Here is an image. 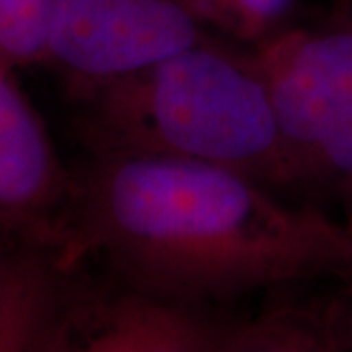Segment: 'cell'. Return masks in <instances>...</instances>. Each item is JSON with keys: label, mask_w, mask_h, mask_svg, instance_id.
Listing matches in <instances>:
<instances>
[{"label": "cell", "mask_w": 352, "mask_h": 352, "mask_svg": "<svg viewBox=\"0 0 352 352\" xmlns=\"http://www.w3.org/2000/svg\"><path fill=\"white\" fill-rule=\"evenodd\" d=\"M229 327L198 305L141 289L87 296L78 288L53 352H221Z\"/></svg>", "instance_id": "8992f818"}, {"label": "cell", "mask_w": 352, "mask_h": 352, "mask_svg": "<svg viewBox=\"0 0 352 352\" xmlns=\"http://www.w3.org/2000/svg\"><path fill=\"white\" fill-rule=\"evenodd\" d=\"M344 303H346V314H349V327H351V346H352V294H346V296H344Z\"/></svg>", "instance_id": "5bb4252c"}, {"label": "cell", "mask_w": 352, "mask_h": 352, "mask_svg": "<svg viewBox=\"0 0 352 352\" xmlns=\"http://www.w3.org/2000/svg\"><path fill=\"white\" fill-rule=\"evenodd\" d=\"M214 36L256 47L292 24L296 0H186Z\"/></svg>", "instance_id": "9c48e42d"}, {"label": "cell", "mask_w": 352, "mask_h": 352, "mask_svg": "<svg viewBox=\"0 0 352 352\" xmlns=\"http://www.w3.org/2000/svg\"><path fill=\"white\" fill-rule=\"evenodd\" d=\"M51 0H0V61L10 67L47 63Z\"/></svg>", "instance_id": "30bf717a"}, {"label": "cell", "mask_w": 352, "mask_h": 352, "mask_svg": "<svg viewBox=\"0 0 352 352\" xmlns=\"http://www.w3.org/2000/svg\"><path fill=\"white\" fill-rule=\"evenodd\" d=\"M22 247V245H20ZM20 247L16 251H10L6 249L2 243H0V300L4 296V289L10 282V276H12L14 264H16V258H18V252H20Z\"/></svg>", "instance_id": "7c38bea8"}, {"label": "cell", "mask_w": 352, "mask_h": 352, "mask_svg": "<svg viewBox=\"0 0 352 352\" xmlns=\"http://www.w3.org/2000/svg\"><path fill=\"white\" fill-rule=\"evenodd\" d=\"M346 303L278 305L247 323H231L221 352H351Z\"/></svg>", "instance_id": "ba28073f"}, {"label": "cell", "mask_w": 352, "mask_h": 352, "mask_svg": "<svg viewBox=\"0 0 352 352\" xmlns=\"http://www.w3.org/2000/svg\"><path fill=\"white\" fill-rule=\"evenodd\" d=\"M59 254L192 305L352 274L351 233L323 208L221 166L116 153L75 178Z\"/></svg>", "instance_id": "6da1fadb"}, {"label": "cell", "mask_w": 352, "mask_h": 352, "mask_svg": "<svg viewBox=\"0 0 352 352\" xmlns=\"http://www.w3.org/2000/svg\"><path fill=\"white\" fill-rule=\"evenodd\" d=\"M344 2H352V0H344Z\"/></svg>", "instance_id": "9a60e30c"}, {"label": "cell", "mask_w": 352, "mask_h": 352, "mask_svg": "<svg viewBox=\"0 0 352 352\" xmlns=\"http://www.w3.org/2000/svg\"><path fill=\"white\" fill-rule=\"evenodd\" d=\"M252 53L298 173L303 153L352 124V22L289 25Z\"/></svg>", "instance_id": "277c9868"}, {"label": "cell", "mask_w": 352, "mask_h": 352, "mask_svg": "<svg viewBox=\"0 0 352 352\" xmlns=\"http://www.w3.org/2000/svg\"><path fill=\"white\" fill-rule=\"evenodd\" d=\"M76 294L75 266L22 245L0 300V352H53Z\"/></svg>", "instance_id": "52a82bcc"}, {"label": "cell", "mask_w": 352, "mask_h": 352, "mask_svg": "<svg viewBox=\"0 0 352 352\" xmlns=\"http://www.w3.org/2000/svg\"><path fill=\"white\" fill-rule=\"evenodd\" d=\"M75 192L14 67L0 61V227L20 245L59 252Z\"/></svg>", "instance_id": "5b68a950"}, {"label": "cell", "mask_w": 352, "mask_h": 352, "mask_svg": "<svg viewBox=\"0 0 352 352\" xmlns=\"http://www.w3.org/2000/svg\"><path fill=\"white\" fill-rule=\"evenodd\" d=\"M76 98L92 153L212 164L298 192L294 155L251 47L208 36Z\"/></svg>", "instance_id": "7a4b0ae2"}, {"label": "cell", "mask_w": 352, "mask_h": 352, "mask_svg": "<svg viewBox=\"0 0 352 352\" xmlns=\"http://www.w3.org/2000/svg\"><path fill=\"white\" fill-rule=\"evenodd\" d=\"M208 36L186 0H51L47 63L80 94Z\"/></svg>", "instance_id": "3957f363"}, {"label": "cell", "mask_w": 352, "mask_h": 352, "mask_svg": "<svg viewBox=\"0 0 352 352\" xmlns=\"http://www.w3.org/2000/svg\"><path fill=\"white\" fill-rule=\"evenodd\" d=\"M342 212H344V217H342V223L346 226L349 229V233H351V239H352V198L346 204H342ZM346 294H352V274L351 278L346 280Z\"/></svg>", "instance_id": "4fadbf2b"}, {"label": "cell", "mask_w": 352, "mask_h": 352, "mask_svg": "<svg viewBox=\"0 0 352 352\" xmlns=\"http://www.w3.org/2000/svg\"><path fill=\"white\" fill-rule=\"evenodd\" d=\"M300 194L346 204L352 198V124L321 139L298 161Z\"/></svg>", "instance_id": "8fae6325"}]
</instances>
